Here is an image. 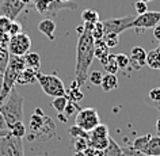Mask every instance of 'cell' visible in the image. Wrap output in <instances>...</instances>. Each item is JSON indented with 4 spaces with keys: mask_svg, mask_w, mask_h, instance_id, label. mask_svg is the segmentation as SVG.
Returning <instances> with one entry per match:
<instances>
[{
    "mask_svg": "<svg viewBox=\"0 0 160 156\" xmlns=\"http://www.w3.org/2000/svg\"><path fill=\"white\" fill-rule=\"evenodd\" d=\"M83 30L82 34H79L78 45H76V64H75V80L80 86L84 84L86 80L88 79L90 73V67L92 64L95 54V39L91 35L94 25L91 23H83Z\"/></svg>",
    "mask_w": 160,
    "mask_h": 156,
    "instance_id": "6da1fadb",
    "label": "cell"
},
{
    "mask_svg": "<svg viewBox=\"0 0 160 156\" xmlns=\"http://www.w3.org/2000/svg\"><path fill=\"white\" fill-rule=\"evenodd\" d=\"M23 103H25V99L22 94L14 87L6 102L0 106V113L6 119L7 129H10L17 122H23Z\"/></svg>",
    "mask_w": 160,
    "mask_h": 156,
    "instance_id": "7a4b0ae2",
    "label": "cell"
},
{
    "mask_svg": "<svg viewBox=\"0 0 160 156\" xmlns=\"http://www.w3.org/2000/svg\"><path fill=\"white\" fill-rule=\"evenodd\" d=\"M30 140H49L56 134V125L48 115L43 114L42 109H35L30 117Z\"/></svg>",
    "mask_w": 160,
    "mask_h": 156,
    "instance_id": "3957f363",
    "label": "cell"
},
{
    "mask_svg": "<svg viewBox=\"0 0 160 156\" xmlns=\"http://www.w3.org/2000/svg\"><path fill=\"white\" fill-rule=\"evenodd\" d=\"M34 7L37 10V13L43 15L45 18H54L60 11L69 10L75 11L78 10L79 4L76 2H60V0H35Z\"/></svg>",
    "mask_w": 160,
    "mask_h": 156,
    "instance_id": "277c9868",
    "label": "cell"
},
{
    "mask_svg": "<svg viewBox=\"0 0 160 156\" xmlns=\"http://www.w3.org/2000/svg\"><path fill=\"white\" fill-rule=\"evenodd\" d=\"M37 83H39L42 91L48 97L57 98V97H65V86L62 80L57 75H46L42 72H38L37 75Z\"/></svg>",
    "mask_w": 160,
    "mask_h": 156,
    "instance_id": "5b68a950",
    "label": "cell"
},
{
    "mask_svg": "<svg viewBox=\"0 0 160 156\" xmlns=\"http://www.w3.org/2000/svg\"><path fill=\"white\" fill-rule=\"evenodd\" d=\"M99 123H101V118H99L97 109H94V107L80 109L75 117V126L80 128L84 132H88V133Z\"/></svg>",
    "mask_w": 160,
    "mask_h": 156,
    "instance_id": "8992f818",
    "label": "cell"
},
{
    "mask_svg": "<svg viewBox=\"0 0 160 156\" xmlns=\"http://www.w3.org/2000/svg\"><path fill=\"white\" fill-rule=\"evenodd\" d=\"M160 23V11H147L142 15L134 17L130 25V29H134L136 33H141L144 30L153 29Z\"/></svg>",
    "mask_w": 160,
    "mask_h": 156,
    "instance_id": "52a82bcc",
    "label": "cell"
},
{
    "mask_svg": "<svg viewBox=\"0 0 160 156\" xmlns=\"http://www.w3.org/2000/svg\"><path fill=\"white\" fill-rule=\"evenodd\" d=\"M134 17L128 15V17H122V18H110V19H105L102 22V26L105 29V35L106 34H117L119 35L123 31L129 30L130 25L133 22Z\"/></svg>",
    "mask_w": 160,
    "mask_h": 156,
    "instance_id": "ba28073f",
    "label": "cell"
},
{
    "mask_svg": "<svg viewBox=\"0 0 160 156\" xmlns=\"http://www.w3.org/2000/svg\"><path fill=\"white\" fill-rule=\"evenodd\" d=\"M30 48H31V39L25 33H21L10 38L8 53L11 56H19V57H22V56L29 53Z\"/></svg>",
    "mask_w": 160,
    "mask_h": 156,
    "instance_id": "9c48e42d",
    "label": "cell"
},
{
    "mask_svg": "<svg viewBox=\"0 0 160 156\" xmlns=\"http://www.w3.org/2000/svg\"><path fill=\"white\" fill-rule=\"evenodd\" d=\"M25 7L21 0H3L0 3V17H7L11 21H15Z\"/></svg>",
    "mask_w": 160,
    "mask_h": 156,
    "instance_id": "30bf717a",
    "label": "cell"
},
{
    "mask_svg": "<svg viewBox=\"0 0 160 156\" xmlns=\"http://www.w3.org/2000/svg\"><path fill=\"white\" fill-rule=\"evenodd\" d=\"M147 65V50L141 46L132 48L129 54V67L134 71H140Z\"/></svg>",
    "mask_w": 160,
    "mask_h": 156,
    "instance_id": "8fae6325",
    "label": "cell"
},
{
    "mask_svg": "<svg viewBox=\"0 0 160 156\" xmlns=\"http://www.w3.org/2000/svg\"><path fill=\"white\" fill-rule=\"evenodd\" d=\"M39 71H35V69H31V68H25L21 73L18 75V79H17V84H21V86H25V84H34L37 83V75H38Z\"/></svg>",
    "mask_w": 160,
    "mask_h": 156,
    "instance_id": "7c38bea8",
    "label": "cell"
},
{
    "mask_svg": "<svg viewBox=\"0 0 160 156\" xmlns=\"http://www.w3.org/2000/svg\"><path fill=\"white\" fill-rule=\"evenodd\" d=\"M38 30L41 31L42 34H45L48 39H50V41H53L56 38L54 37V33H56V23L53 19L50 18H45L42 19L41 22L38 23Z\"/></svg>",
    "mask_w": 160,
    "mask_h": 156,
    "instance_id": "4fadbf2b",
    "label": "cell"
},
{
    "mask_svg": "<svg viewBox=\"0 0 160 156\" xmlns=\"http://www.w3.org/2000/svg\"><path fill=\"white\" fill-rule=\"evenodd\" d=\"M65 97L68 98V101L75 102V103L80 102L83 98H84V94H83L82 90H80V84L76 80H73L71 83L69 90H67V93H65Z\"/></svg>",
    "mask_w": 160,
    "mask_h": 156,
    "instance_id": "5bb4252c",
    "label": "cell"
},
{
    "mask_svg": "<svg viewBox=\"0 0 160 156\" xmlns=\"http://www.w3.org/2000/svg\"><path fill=\"white\" fill-rule=\"evenodd\" d=\"M101 64H102L103 67H105V71L107 72V73L117 75V72L119 71L115 54H111V53H110L106 58H102V60H101Z\"/></svg>",
    "mask_w": 160,
    "mask_h": 156,
    "instance_id": "9a60e30c",
    "label": "cell"
},
{
    "mask_svg": "<svg viewBox=\"0 0 160 156\" xmlns=\"http://www.w3.org/2000/svg\"><path fill=\"white\" fill-rule=\"evenodd\" d=\"M147 65L151 69L160 71V50L159 49H152L147 52Z\"/></svg>",
    "mask_w": 160,
    "mask_h": 156,
    "instance_id": "2e32d148",
    "label": "cell"
},
{
    "mask_svg": "<svg viewBox=\"0 0 160 156\" xmlns=\"http://www.w3.org/2000/svg\"><path fill=\"white\" fill-rule=\"evenodd\" d=\"M23 57H25L26 68H31V69L39 71V68H41V56H39L38 53L29 52V53L25 54Z\"/></svg>",
    "mask_w": 160,
    "mask_h": 156,
    "instance_id": "e0dca14e",
    "label": "cell"
},
{
    "mask_svg": "<svg viewBox=\"0 0 160 156\" xmlns=\"http://www.w3.org/2000/svg\"><path fill=\"white\" fill-rule=\"evenodd\" d=\"M101 87L103 88V91H106V93L115 90L118 87V78H117V75L106 73L105 76H103V80H102Z\"/></svg>",
    "mask_w": 160,
    "mask_h": 156,
    "instance_id": "ac0fdd59",
    "label": "cell"
},
{
    "mask_svg": "<svg viewBox=\"0 0 160 156\" xmlns=\"http://www.w3.org/2000/svg\"><path fill=\"white\" fill-rule=\"evenodd\" d=\"M145 155L160 156V136H152L148 141Z\"/></svg>",
    "mask_w": 160,
    "mask_h": 156,
    "instance_id": "d6986e66",
    "label": "cell"
},
{
    "mask_svg": "<svg viewBox=\"0 0 160 156\" xmlns=\"http://www.w3.org/2000/svg\"><path fill=\"white\" fill-rule=\"evenodd\" d=\"M94 54L95 58H98L101 61L102 58H106L110 54L109 48L106 46V43L103 39H95V49H94Z\"/></svg>",
    "mask_w": 160,
    "mask_h": 156,
    "instance_id": "ffe728a7",
    "label": "cell"
},
{
    "mask_svg": "<svg viewBox=\"0 0 160 156\" xmlns=\"http://www.w3.org/2000/svg\"><path fill=\"white\" fill-rule=\"evenodd\" d=\"M0 156H14L11 134L6 137H0Z\"/></svg>",
    "mask_w": 160,
    "mask_h": 156,
    "instance_id": "44dd1931",
    "label": "cell"
},
{
    "mask_svg": "<svg viewBox=\"0 0 160 156\" xmlns=\"http://www.w3.org/2000/svg\"><path fill=\"white\" fill-rule=\"evenodd\" d=\"M82 19H83V23H91V25H95V23L101 22L99 21V13L92 8H87L83 11Z\"/></svg>",
    "mask_w": 160,
    "mask_h": 156,
    "instance_id": "7402d4cb",
    "label": "cell"
},
{
    "mask_svg": "<svg viewBox=\"0 0 160 156\" xmlns=\"http://www.w3.org/2000/svg\"><path fill=\"white\" fill-rule=\"evenodd\" d=\"M8 130H10V134L12 136V137H17V138H23L27 134V129H26V126L23 122L14 123Z\"/></svg>",
    "mask_w": 160,
    "mask_h": 156,
    "instance_id": "603a6c76",
    "label": "cell"
},
{
    "mask_svg": "<svg viewBox=\"0 0 160 156\" xmlns=\"http://www.w3.org/2000/svg\"><path fill=\"white\" fill-rule=\"evenodd\" d=\"M152 137V134H144L141 137H137L133 141V147L134 149H137L140 152H142L144 155H145V151H147V145H148V141H149V138Z\"/></svg>",
    "mask_w": 160,
    "mask_h": 156,
    "instance_id": "cb8c5ba5",
    "label": "cell"
},
{
    "mask_svg": "<svg viewBox=\"0 0 160 156\" xmlns=\"http://www.w3.org/2000/svg\"><path fill=\"white\" fill-rule=\"evenodd\" d=\"M103 153H105V156H121V153H122V147H119L118 144L110 137L109 145H107V148L103 151Z\"/></svg>",
    "mask_w": 160,
    "mask_h": 156,
    "instance_id": "d4e9b609",
    "label": "cell"
},
{
    "mask_svg": "<svg viewBox=\"0 0 160 156\" xmlns=\"http://www.w3.org/2000/svg\"><path fill=\"white\" fill-rule=\"evenodd\" d=\"M67 103H68L67 97H57V98H53L52 106H53V109L60 114V113H64V109H65Z\"/></svg>",
    "mask_w": 160,
    "mask_h": 156,
    "instance_id": "484cf974",
    "label": "cell"
},
{
    "mask_svg": "<svg viewBox=\"0 0 160 156\" xmlns=\"http://www.w3.org/2000/svg\"><path fill=\"white\" fill-rule=\"evenodd\" d=\"M73 147H75V152H84L87 148L90 147L88 138H87V137L73 138Z\"/></svg>",
    "mask_w": 160,
    "mask_h": 156,
    "instance_id": "4316f807",
    "label": "cell"
},
{
    "mask_svg": "<svg viewBox=\"0 0 160 156\" xmlns=\"http://www.w3.org/2000/svg\"><path fill=\"white\" fill-rule=\"evenodd\" d=\"M11 143H12V151H14V156H25L23 153V143L22 138H17L11 136Z\"/></svg>",
    "mask_w": 160,
    "mask_h": 156,
    "instance_id": "83f0119b",
    "label": "cell"
},
{
    "mask_svg": "<svg viewBox=\"0 0 160 156\" xmlns=\"http://www.w3.org/2000/svg\"><path fill=\"white\" fill-rule=\"evenodd\" d=\"M88 80L94 86H101L103 80V75L101 71H91L88 73Z\"/></svg>",
    "mask_w": 160,
    "mask_h": 156,
    "instance_id": "f1b7e54d",
    "label": "cell"
},
{
    "mask_svg": "<svg viewBox=\"0 0 160 156\" xmlns=\"http://www.w3.org/2000/svg\"><path fill=\"white\" fill-rule=\"evenodd\" d=\"M103 41H105L106 46L111 49V48H115L119 43V35L117 34H106L105 37H103Z\"/></svg>",
    "mask_w": 160,
    "mask_h": 156,
    "instance_id": "f546056e",
    "label": "cell"
},
{
    "mask_svg": "<svg viewBox=\"0 0 160 156\" xmlns=\"http://www.w3.org/2000/svg\"><path fill=\"white\" fill-rule=\"evenodd\" d=\"M91 35L94 37V39H103V37H105V29L102 26V22L95 23L92 27V31H91Z\"/></svg>",
    "mask_w": 160,
    "mask_h": 156,
    "instance_id": "4dcf8cb0",
    "label": "cell"
},
{
    "mask_svg": "<svg viewBox=\"0 0 160 156\" xmlns=\"http://www.w3.org/2000/svg\"><path fill=\"white\" fill-rule=\"evenodd\" d=\"M117 57V64L119 69H128L129 68V56H126L125 53H119L115 54Z\"/></svg>",
    "mask_w": 160,
    "mask_h": 156,
    "instance_id": "1f68e13d",
    "label": "cell"
},
{
    "mask_svg": "<svg viewBox=\"0 0 160 156\" xmlns=\"http://www.w3.org/2000/svg\"><path fill=\"white\" fill-rule=\"evenodd\" d=\"M21 33H23V31H22V23L18 22L17 19H15V21L11 22V26H10V30H8V35H10V37H14V35H18Z\"/></svg>",
    "mask_w": 160,
    "mask_h": 156,
    "instance_id": "d6a6232c",
    "label": "cell"
},
{
    "mask_svg": "<svg viewBox=\"0 0 160 156\" xmlns=\"http://www.w3.org/2000/svg\"><path fill=\"white\" fill-rule=\"evenodd\" d=\"M79 106H78V103H75V102H71V101H68L67 103V106H65V109H64V114L67 115V117H72L76 111H79Z\"/></svg>",
    "mask_w": 160,
    "mask_h": 156,
    "instance_id": "836d02e7",
    "label": "cell"
},
{
    "mask_svg": "<svg viewBox=\"0 0 160 156\" xmlns=\"http://www.w3.org/2000/svg\"><path fill=\"white\" fill-rule=\"evenodd\" d=\"M11 19H8L7 17H0V33L8 34L10 26H11Z\"/></svg>",
    "mask_w": 160,
    "mask_h": 156,
    "instance_id": "e575fe53",
    "label": "cell"
},
{
    "mask_svg": "<svg viewBox=\"0 0 160 156\" xmlns=\"http://www.w3.org/2000/svg\"><path fill=\"white\" fill-rule=\"evenodd\" d=\"M121 156H147V155H144L142 152L134 149L133 147H123Z\"/></svg>",
    "mask_w": 160,
    "mask_h": 156,
    "instance_id": "d590c367",
    "label": "cell"
},
{
    "mask_svg": "<svg viewBox=\"0 0 160 156\" xmlns=\"http://www.w3.org/2000/svg\"><path fill=\"white\" fill-rule=\"evenodd\" d=\"M148 98L152 103H158L160 102V87H155V88L149 90L148 93Z\"/></svg>",
    "mask_w": 160,
    "mask_h": 156,
    "instance_id": "8d00e7d4",
    "label": "cell"
},
{
    "mask_svg": "<svg viewBox=\"0 0 160 156\" xmlns=\"http://www.w3.org/2000/svg\"><path fill=\"white\" fill-rule=\"evenodd\" d=\"M134 10H136V13H137V15L145 14L148 11V3L141 2V0H137V2L134 3Z\"/></svg>",
    "mask_w": 160,
    "mask_h": 156,
    "instance_id": "74e56055",
    "label": "cell"
},
{
    "mask_svg": "<svg viewBox=\"0 0 160 156\" xmlns=\"http://www.w3.org/2000/svg\"><path fill=\"white\" fill-rule=\"evenodd\" d=\"M84 155L86 156H105L102 149H98V148H94V147L87 148V149L84 151Z\"/></svg>",
    "mask_w": 160,
    "mask_h": 156,
    "instance_id": "f35d334b",
    "label": "cell"
},
{
    "mask_svg": "<svg viewBox=\"0 0 160 156\" xmlns=\"http://www.w3.org/2000/svg\"><path fill=\"white\" fill-rule=\"evenodd\" d=\"M3 83H4V73L0 72V106L3 105V99H2V94H3Z\"/></svg>",
    "mask_w": 160,
    "mask_h": 156,
    "instance_id": "ab89813d",
    "label": "cell"
},
{
    "mask_svg": "<svg viewBox=\"0 0 160 156\" xmlns=\"http://www.w3.org/2000/svg\"><path fill=\"white\" fill-rule=\"evenodd\" d=\"M153 37H155V39H158L160 42V25L153 27Z\"/></svg>",
    "mask_w": 160,
    "mask_h": 156,
    "instance_id": "60d3db41",
    "label": "cell"
},
{
    "mask_svg": "<svg viewBox=\"0 0 160 156\" xmlns=\"http://www.w3.org/2000/svg\"><path fill=\"white\" fill-rule=\"evenodd\" d=\"M0 130H7V123L2 113H0Z\"/></svg>",
    "mask_w": 160,
    "mask_h": 156,
    "instance_id": "b9f144b4",
    "label": "cell"
},
{
    "mask_svg": "<svg viewBox=\"0 0 160 156\" xmlns=\"http://www.w3.org/2000/svg\"><path fill=\"white\" fill-rule=\"evenodd\" d=\"M57 117H58L60 121H62V122H67V121H68V117H67V115L64 114V113H60V114L57 115Z\"/></svg>",
    "mask_w": 160,
    "mask_h": 156,
    "instance_id": "7bdbcfd3",
    "label": "cell"
},
{
    "mask_svg": "<svg viewBox=\"0 0 160 156\" xmlns=\"http://www.w3.org/2000/svg\"><path fill=\"white\" fill-rule=\"evenodd\" d=\"M156 132H158V136H160V117L156 121Z\"/></svg>",
    "mask_w": 160,
    "mask_h": 156,
    "instance_id": "ee69618b",
    "label": "cell"
},
{
    "mask_svg": "<svg viewBox=\"0 0 160 156\" xmlns=\"http://www.w3.org/2000/svg\"><path fill=\"white\" fill-rule=\"evenodd\" d=\"M10 134V130L7 129V130H0V137H6V136H8Z\"/></svg>",
    "mask_w": 160,
    "mask_h": 156,
    "instance_id": "f6af8a7d",
    "label": "cell"
},
{
    "mask_svg": "<svg viewBox=\"0 0 160 156\" xmlns=\"http://www.w3.org/2000/svg\"><path fill=\"white\" fill-rule=\"evenodd\" d=\"M21 2H22L25 6H27V4H34L35 0H21Z\"/></svg>",
    "mask_w": 160,
    "mask_h": 156,
    "instance_id": "bcb514c9",
    "label": "cell"
},
{
    "mask_svg": "<svg viewBox=\"0 0 160 156\" xmlns=\"http://www.w3.org/2000/svg\"><path fill=\"white\" fill-rule=\"evenodd\" d=\"M73 156H86V155H84V152H75Z\"/></svg>",
    "mask_w": 160,
    "mask_h": 156,
    "instance_id": "7dc6e473",
    "label": "cell"
},
{
    "mask_svg": "<svg viewBox=\"0 0 160 156\" xmlns=\"http://www.w3.org/2000/svg\"><path fill=\"white\" fill-rule=\"evenodd\" d=\"M152 106L156 107L158 110H160V102H158V103H152Z\"/></svg>",
    "mask_w": 160,
    "mask_h": 156,
    "instance_id": "c3c4849f",
    "label": "cell"
},
{
    "mask_svg": "<svg viewBox=\"0 0 160 156\" xmlns=\"http://www.w3.org/2000/svg\"><path fill=\"white\" fill-rule=\"evenodd\" d=\"M60 2H64V3H67V2H72V0H60Z\"/></svg>",
    "mask_w": 160,
    "mask_h": 156,
    "instance_id": "681fc988",
    "label": "cell"
},
{
    "mask_svg": "<svg viewBox=\"0 0 160 156\" xmlns=\"http://www.w3.org/2000/svg\"><path fill=\"white\" fill-rule=\"evenodd\" d=\"M141 2H145V3H149V2H152V0H141Z\"/></svg>",
    "mask_w": 160,
    "mask_h": 156,
    "instance_id": "f907efd6",
    "label": "cell"
},
{
    "mask_svg": "<svg viewBox=\"0 0 160 156\" xmlns=\"http://www.w3.org/2000/svg\"><path fill=\"white\" fill-rule=\"evenodd\" d=\"M158 49H159V50H160V42H159V48H158Z\"/></svg>",
    "mask_w": 160,
    "mask_h": 156,
    "instance_id": "816d5d0a",
    "label": "cell"
},
{
    "mask_svg": "<svg viewBox=\"0 0 160 156\" xmlns=\"http://www.w3.org/2000/svg\"><path fill=\"white\" fill-rule=\"evenodd\" d=\"M147 156H151V155H147Z\"/></svg>",
    "mask_w": 160,
    "mask_h": 156,
    "instance_id": "f5cc1de1",
    "label": "cell"
}]
</instances>
